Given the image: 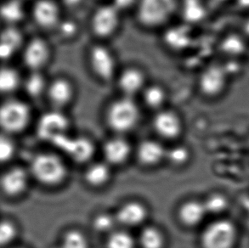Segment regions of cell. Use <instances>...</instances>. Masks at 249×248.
<instances>
[{"mask_svg":"<svg viewBox=\"0 0 249 248\" xmlns=\"http://www.w3.org/2000/svg\"><path fill=\"white\" fill-rule=\"evenodd\" d=\"M29 175L41 185L56 186L64 181L68 175L67 167L56 155L43 152L32 158Z\"/></svg>","mask_w":249,"mask_h":248,"instance_id":"cell-1","label":"cell"},{"mask_svg":"<svg viewBox=\"0 0 249 248\" xmlns=\"http://www.w3.org/2000/svg\"><path fill=\"white\" fill-rule=\"evenodd\" d=\"M30 106L20 100H9L0 105V129L3 134H20L30 124Z\"/></svg>","mask_w":249,"mask_h":248,"instance_id":"cell-2","label":"cell"},{"mask_svg":"<svg viewBox=\"0 0 249 248\" xmlns=\"http://www.w3.org/2000/svg\"><path fill=\"white\" fill-rule=\"evenodd\" d=\"M140 110L135 101L124 97L113 101L108 107L107 121L109 127L118 133L132 130L138 124Z\"/></svg>","mask_w":249,"mask_h":248,"instance_id":"cell-3","label":"cell"},{"mask_svg":"<svg viewBox=\"0 0 249 248\" xmlns=\"http://www.w3.org/2000/svg\"><path fill=\"white\" fill-rule=\"evenodd\" d=\"M176 8V0H138L136 13L144 27H158L169 20Z\"/></svg>","mask_w":249,"mask_h":248,"instance_id":"cell-4","label":"cell"},{"mask_svg":"<svg viewBox=\"0 0 249 248\" xmlns=\"http://www.w3.org/2000/svg\"><path fill=\"white\" fill-rule=\"evenodd\" d=\"M230 74L224 64H210L200 74L198 84L200 91L207 97L220 96L229 86Z\"/></svg>","mask_w":249,"mask_h":248,"instance_id":"cell-5","label":"cell"},{"mask_svg":"<svg viewBox=\"0 0 249 248\" xmlns=\"http://www.w3.org/2000/svg\"><path fill=\"white\" fill-rule=\"evenodd\" d=\"M236 228L228 220H219L209 225L202 235L203 248H231L236 241Z\"/></svg>","mask_w":249,"mask_h":248,"instance_id":"cell-6","label":"cell"},{"mask_svg":"<svg viewBox=\"0 0 249 248\" xmlns=\"http://www.w3.org/2000/svg\"><path fill=\"white\" fill-rule=\"evenodd\" d=\"M69 127L67 116L59 110L48 111L42 115L37 123V135L43 141L54 143L58 139L66 135Z\"/></svg>","mask_w":249,"mask_h":248,"instance_id":"cell-7","label":"cell"},{"mask_svg":"<svg viewBox=\"0 0 249 248\" xmlns=\"http://www.w3.org/2000/svg\"><path fill=\"white\" fill-rule=\"evenodd\" d=\"M120 24V12L113 5L107 4L98 8L91 18V29L97 37H111Z\"/></svg>","mask_w":249,"mask_h":248,"instance_id":"cell-8","label":"cell"},{"mask_svg":"<svg viewBox=\"0 0 249 248\" xmlns=\"http://www.w3.org/2000/svg\"><path fill=\"white\" fill-rule=\"evenodd\" d=\"M28 185L29 173L19 166L9 168L0 175V191L6 197H20L26 193Z\"/></svg>","mask_w":249,"mask_h":248,"instance_id":"cell-9","label":"cell"},{"mask_svg":"<svg viewBox=\"0 0 249 248\" xmlns=\"http://www.w3.org/2000/svg\"><path fill=\"white\" fill-rule=\"evenodd\" d=\"M89 64L95 76L104 82L111 80L116 74V60L108 48L94 45L89 51Z\"/></svg>","mask_w":249,"mask_h":248,"instance_id":"cell-10","label":"cell"},{"mask_svg":"<svg viewBox=\"0 0 249 248\" xmlns=\"http://www.w3.org/2000/svg\"><path fill=\"white\" fill-rule=\"evenodd\" d=\"M50 58L51 48L47 42L40 37L33 38L24 48V64L33 71H40L47 65Z\"/></svg>","mask_w":249,"mask_h":248,"instance_id":"cell-11","label":"cell"},{"mask_svg":"<svg viewBox=\"0 0 249 248\" xmlns=\"http://www.w3.org/2000/svg\"><path fill=\"white\" fill-rule=\"evenodd\" d=\"M53 144L64 151L73 161L78 162L89 160L94 154V145L85 138H70L66 134L54 141Z\"/></svg>","mask_w":249,"mask_h":248,"instance_id":"cell-12","label":"cell"},{"mask_svg":"<svg viewBox=\"0 0 249 248\" xmlns=\"http://www.w3.org/2000/svg\"><path fill=\"white\" fill-rule=\"evenodd\" d=\"M33 18L38 27L51 29L61 21V11L53 0H37L32 10Z\"/></svg>","mask_w":249,"mask_h":248,"instance_id":"cell-13","label":"cell"},{"mask_svg":"<svg viewBox=\"0 0 249 248\" xmlns=\"http://www.w3.org/2000/svg\"><path fill=\"white\" fill-rule=\"evenodd\" d=\"M45 93L51 104L59 110L71 103L75 90L71 81L65 77H58L48 84Z\"/></svg>","mask_w":249,"mask_h":248,"instance_id":"cell-14","label":"cell"},{"mask_svg":"<svg viewBox=\"0 0 249 248\" xmlns=\"http://www.w3.org/2000/svg\"><path fill=\"white\" fill-rule=\"evenodd\" d=\"M118 84L124 96L132 98L145 89V74L139 68L128 67L119 74Z\"/></svg>","mask_w":249,"mask_h":248,"instance_id":"cell-15","label":"cell"},{"mask_svg":"<svg viewBox=\"0 0 249 248\" xmlns=\"http://www.w3.org/2000/svg\"><path fill=\"white\" fill-rule=\"evenodd\" d=\"M153 126L158 134L167 139L177 137L181 132V121L171 111H162L156 115Z\"/></svg>","mask_w":249,"mask_h":248,"instance_id":"cell-16","label":"cell"},{"mask_svg":"<svg viewBox=\"0 0 249 248\" xmlns=\"http://www.w3.org/2000/svg\"><path fill=\"white\" fill-rule=\"evenodd\" d=\"M147 209L138 201H128L118 209L116 221L126 226H136L145 221Z\"/></svg>","mask_w":249,"mask_h":248,"instance_id":"cell-17","label":"cell"},{"mask_svg":"<svg viewBox=\"0 0 249 248\" xmlns=\"http://www.w3.org/2000/svg\"><path fill=\"white\" fill-rule=\"evenodd\" d=\"M166 151L158 141H142L137 149V158L141 163L145 166L159 164L165 158Z\"/></svg>","mask_w":249,"mask_h":248,"instance_id":"cell-18","label":"cell"},{"mask_svg":"<svg viewBox=\"0 0 249 248\" xmlns=\"http://www.w3.org/2000/svg\"><path fill=\"white\" fill-rule=\"evenodd\" d=\"M105 158L111 164L124 163L130 155V145L127 141L121 138H114L107 141L105 144Z\"/></svg>","mask_w":249,"mask_h":248,"instance_id":"cell-19","label":"cell"},{"mask_svg":"<svg viewBox=\"0 0 249 248\" xmlns=\"http://www.w3.org/2000/svg\"><path fill=\"white\" fill-rule=\"evenodd\" d=\"M207 212L203 202L191 200L185 201L178 209L179 221L185 226H195L202 221Z\"/></svg>","mask_w":249,"mask_h":248,"instance_id":"cell-20","label":"cell"},{"mask_svg":"<svg viewBox=\"0 0 249 248\" xmlns=\"http://www.w3.org/2000/svg\"><path fill=\"white\" fill-rule=\"evenodd\" d=\"M221 51L229 57L247 56L249 42L242 33L231 34L225 37L221 42Z\"/></svg>","mask_w":249,"mask_h":248,"instance_id":"cell-21","label":"cell"},{"mask_svg":"<svg viewBox=\"0 0 249 248\" xmlns=\"http://www.w3.org/2000/svg\"><path fill=\"white\" fill-rule=\"evenodd\" d=\"M110 177V168L102 162L91 165L85 173V180L93 187L103 186L109 181Z\"/></svg>","mask_w":249,"mask_h":248,"instance_id":"cell-22","label":"cell"},{"mask_svg":"<svg viewBox=\"0 0 249 248\" xmlns=\"http://www.w3.org/2000/svg\"><path fill=\"white\" fill-rule=\"evenodd\" d=\"M20 74L12 67L0 68V94H10L19 87Z\"/></svg>","mask_w":249,"mask_h":248,"instance_id":"cell-23","label":"cell"},{"mask_svg":"<svg viewBox=\"0 0 249 248\" xmlns=\"http://www.w3.org/2000/svg\"><path fill=\"white\" fill-rule=\"evenodd\" d=\"M0 17L8 23H17L22 20L24 10L20 0H9L0 6Z\"/></svg>","mask_w":249,"mask_h":248,"instance_id":"cell-24","label":"cell"},{"mask_svg":"<svg viewBox=\"0 0 249 248\" xmlns=\"http://www.w3.org/2000/svg\"><path fill=\"white\" fill-rule=\"evenodd\" d=\"M140 243L142 248H163L165 240L160 230L153 226H148L141 233Z\"/></svg>","mask_w":249,"mask_h":248,"instance_id":"cell-25","label":"cell"},{"mask_svg":"<svg viewBox=\"0 0 249 248\" xmlns=\"http://www.w3.org/2000/svg\"><path fill=\"white\" fill-rule=\"evenodd\" d=\"M18 234L19 229L13 220L0 219V248H9L16 241Z\"/></svg>","mask_w":249,"mask_h":248,"instance_id":"cell-26","label":"cell"},{"mask_svg":"<svg viewBox=\"0 0 249 248\" xmlns=\"http://www.w3.org/2000/svg\"><path fill=\"white\" fill-rule=\"evenodd\" d=\"M143 97L147 106L157 109L166 101V92L161 86L153 84L143 89Z\"/></svg>","mask_w":249,"mask_h":248,"instance_id":"cell-27","label":"cell"},{"mask_svg":"<svg viewBox=\"0 0 249 248\" xmlns=\"http://www.w3.org/2000/svg\"><path fill=\"white\" fill-rule=\"evenodd\" d=\"M48 84L44 76L39 71H34V73L27 78L25 88L27 94L33 97H38L46 92Z\"/></svg>","mask_w":249,"mask_h":248,"instance_id":"cell-28","label":"cell"},{"mask_svg":"<svg viewBox=\"0 0 249 248\" xmlns=\"http://www.w3.org/2000/svg\"><path fill=\"white\" fill-rule=\"evenodd\" d=\"M61 248H89L86 236L78 230H69L61 241Z\"/></svg>","mask_w":249,"mask_h":248,"instance_id":"cell-29","label":"cell"},{"mask_svg":"<svg viewBox=\"0 0 249 248\" xmlns=\"http://www.w3.org/2000/svg\"><path fill=\"white\" fill-rule=\"evenodd\" d=\"M107 248H135V242L127 232H113L108 237Z\"/></svg>","mask_w":249,"mask_h":248,"instance_id":"cell-30","label":"cell"},{"mask_svg":"<svg viewBox=\"0 0 249 248\" xmlns=\"http://www.w3.org/2000/svg\"><path fill=\"white\" fill-rule=\"evenodd\" d=\"M16 154V144L10 135L0 134V163L10 161Z\"/></svg>","mask_w":249,"mask_h":248,"instance_id":"cell-31","label":"cell"},{"mask_svg":"<svg viewBox=\"0 0 249 248\" xmlns=\"http://www.w3.org/2000/svg\"><path fill=\"white\" fill-rule=\"evenodd\" d=\"M165 158L175 166H181L187 162L190 158V151L183 145H176L166 152Z\"/></svg>","mask_w":249,"mask_h":248,"instance_id":"cell-32","label":"cell"},{"mask_svg":"<svg viewBox=\"0 0 249 248\" xmlns=\"http://www.w3.org/2000/svg\"><path fill=\"white\" fill-rule=\"evenodd\" d=\"M0 43L5 44L16 51L22 44V36L17 29L10 27L2 32L0 35Z\"/></svg>","mask_w":249,"mask_h":248,"instance_id":"cell-33","label":"cell"},{"mask_svg":"<svg viewBox=\"0 0 249 248\" xmlns=\"http://www.w3.org/2000/svg\"><path fill=\"white\" fill-rule=\"evenodd\" d=\"M207 213H219L224 211L227 207V201L222 195L213 194L210 195L205 202H203Z\"/></svg>","mask_w":249,"mask_h":248,"instance_id":"cell-34","label":"cell"},{"mask_svg":"<svg viewBox=\"0 0 249 248\" xmlns=\"http://www.w3.org/2000/svg\"><path fill=\"white\" fill-rule=\"evenodd\" d=\"M203 9L198 0H185L184 5V15L189 20H199L202 17Z\"/></svg>","mask_w":249,"mask_h":248,"instance_id":"cell-35","label":"cell"},{"mask_svg":"<svg viewBox=\"0 0 249 248\" xmlns=\"http://www.w3.org/2000/svg\"><path fill=\"white\" fill-rule=\"evenodd\" d=\"M167 42L173 47H183L188 43V35L181 29L169 31L167 36Z\"/></svg>","mask_w":249,"mask_h":248,"instance_id":"cell-36","label":"cell"},{"mask_svg":"<svg viewBox=\"0 0 249 248\" xmlns=\"http://www.w3.org/2000/svg\"><path fill=\"white\" fill-rule=\"evenodd\" d=\"M116 218L108 213H100L94 219V227L98 231L110 230L114 226Z\"/></svg>","mask_w":249,"mask_h":248,"instance_id":"cell-37","label":"cell"},{"mask_svg":"<svg viewBox=\"0 0 249 248\" xmlns=\"http://www.w3.org/2000/svg\"><path fill=\"white\" fill-rule=\"evenodd\" d=\"M58 26H60L61 34L66 37H72L77 32V25L71 20H66L64 22L60 21Z\"/></svg>","mask_w":249,"mask_h":248,"instance_id":"cell-38","label":"cell"},{"mask_svg":"<svg viewBox=\"0 0 249 248\" xmlns=\"http://www.w3.org/2000/svg\"><path fill=\"white\" fill-rule=\"evenodd\" d=\"M135 3H136V0H112L111 5L121 12L122 10H128Z\"/></svg>","mask_w":249,"mask_h":248,"instance_id":"cell-39","label":"cell"},{"mask_svg":"<svg viewBox=\"0 0 249 248\" xmlns=\"http://www.w3.org/2000/svg\"><path fill=\"white\" fill-rule=\"evenodd\" d=\"M241 33L246 37L248 40H249V17L247 18L244 23H243V28L241 30Z\"/></svg>","mask_w":249,"mask_h":248,"instance_id":"cell-40","label":"cell"},{"mask_svg":"<svg viewBox=\"0 0 249 248\" xmlns=\"http://www.w3.org/2000/svg\"><path fill=\"white\" fill-rule=\"evenodd\" d=\"M65 3H67L68 5H75V4H78L80 0H64Z\"/></svg>","mask_w":249,"mask_h":248,"instance_id":"cell-41","label":"cell"},{"mask_svg":"<svg viewBox=\"0 0 249 248\" xmlns=\"http://www.w3.org/2000/svg\"><path fill=\"white\" fill-rule=\"evenodd\" d=\"M246 57H248V59H249V51H248V53H247Z\"/></svg>","mask_w":249,"mask_h":248,"instance_id":"cell-42","label":"cell"},{"mask_svg":"<svg viewBox=\"0 0 249 248\" xmlns=\"http://www.w3.org/2000/svg\"></svg>","mask_w":249,"mask_h":248,"instance_id":"cell-43","label":"cell"},{"mask_svg":"<svg viewBox=\"0 0 249 248\" xmlns=\"http://www.w3.org/2000/svg\"></svg>","mask_w":249,"mask_h":248,"instance_id":"cell-44","label":"cell"}]
</instances>
